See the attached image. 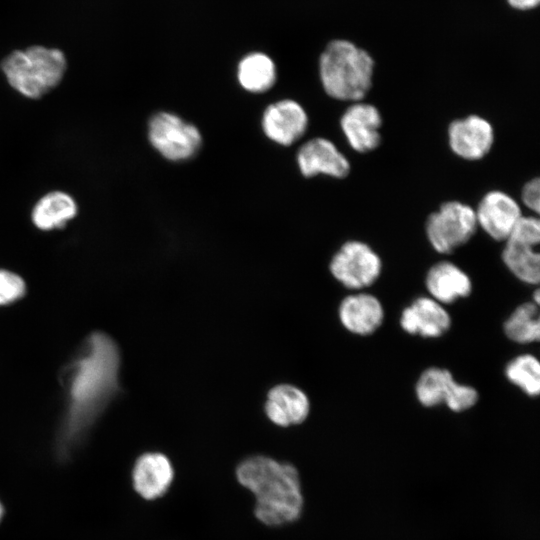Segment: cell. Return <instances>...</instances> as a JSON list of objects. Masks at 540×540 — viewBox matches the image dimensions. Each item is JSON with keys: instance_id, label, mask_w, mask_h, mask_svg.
<instances>
[{"instance_id": "cell-1", "label": "cell", "mask_w": 540, "mask_h": 540, "mask_svg": "<svg viewBox=\"0 0 540 540\" xmlns=\"http://www.w3.org/2000/svg\"><path fill=\"white\" fill-rule=\"evenodd\" d=\"M120 357L115 342L106 334L90 335L62 381L68 405L57 438L59 458L67 459L105 409L118 389Z\"/></svg>"}, {"instance_id": "cell-2", "label": "cell", "mask_w": 540, "mask_h": 540, "mask_svg": "<svg viewBox=\"0 0 540 540\" xmlns=\"http://www.w3.org/2000/svg\"><path fill=\"white\" fill-rule=\"evenodd\" d=\"M236 477L254 495V514L263 524L281 526L301 516L304 499L300 476L293 465L255 455L239 463Z\"/></svg>"}, {"instance_id": "cell-3", "label": "cell", "mask_w": 540, "mask_h": 540, "mask_svg": "<svg viewBox=\"0 0 540 540\" xmlns=\"http://www.w3.org/2000/svg\"><path fill=\"white\" fill-rule=\"evenodd\" d=\"M374 60L347 40H334L322 52L319 73L325 92L332 98L358 102L372 86Z\"/></svg>"}, {"instance_id": "cell-4", "label": "cell", "mask_w": 540, "mask_h": 540, "mask_svg": "<svg viewBox=\"0 0 540 540\" xmlns=\"http://www.w3.org/2000/svg\"><path fill=\"white\" fill-rule=\"evenodd\" d=\"M1 69L14 90L27 98L37 99L61 82L67 59L58 48L32 45L8 54Z\"/></svg>"}, {"instance_id": "cell-5", "label": "cell", "mask_w": 540, "mask_h": 540, "mask_svg": "<svg viewBox=\"0 0 540 540\" xmlns=\"http://www.w3.org/2000/svg\"><path fill=\"white\" fill-rule=\"evenodd\" d=\"M475 210L459 201L443 203L426 221V235L439 253H451L467 243L477 230Z\"/></svg>"}, {"instance_id": "cell-6", "label": "cell", "mask_w": 540, "mask_h": 540, "mask_svg": "<svg viewBox=\"0 0 540 540\" xmlns=\"http://www.w3.org/2000/svg\"><path fill=\"white\" fill-rule=\"evenodd\" d=\"M540 222L537 217L522 216L505 240L502 260L520 281L538 284L540 279Z\"/></svg>"}, {"instance_id": "cell-7", "label": "cell", "mask_w": 540, "mask_h": 540, "mask_svg": "<svg viewBox=\"0 0 540 540\" xmlns=\"http://www.w3.org/2000/svg\"><path fill=\"white\" fill-rule=\"evenodd\" d=\"M148 137L152 146L171 161L192 157L202 141L195 125L169 112H159L150 119Z\"/></svg>"}, {"instance_id": "cell-8", "label": "cell", "mask_w": 540, "mask_h": 540, "mask_svg": "<svg viewBox=\"0 0 540 540\" xmlns=\"http://www.w3.org/2000/svg\"><path fill=\"white\" fill-rule=\"evenodd\" d=\"M333 277L346 288L362 290L380 276L382 261L366 243L352 240L344 243L330 262Z\"/></svg>"}, {"instance_id": "cell-9", "label": "cell", "mask_w": 540, "mask_h": 540, "mask_svg": "<svg viewBox=\"0 0 540 540\" xmlns=\"http://www.w3.org/2000/svg\"><path fill=\"white\" fill-rule=\"evenodd\" d=\"M448 142L457 156L470 161L479 160L491 150L494 130L485 118L469 115L449 124Z\"/></svg>"}, {"instance_id": "cell-10", "label": "cell", "mask_w": 540, "mask_h": 540, "mask_svg": "<svg viewBox=\"0 0 540 540\" xmlns=\"http://www.w3.org/2000/svg\"><path fill=\"white\" fill-rule=\"evenodd\" d=\"M475 213L478 226L496 241H505L522 217L519 204L499 190L485 194Z\"/></svg>"}, {"instance_id": "cell-11", "label": "cell", "mask_w": 540, "mask_h": 540, "mask_svg": "<svg viewBox=\"0 0 540 540\" xmlns=\"http://www.w3.org/2000/svg\"><path fill=\"white\" fill-rule=\"evenodd\" d=\"M381 125L379 110L372 104L360 101L349 106L340 119L348 143L359 153L373 151L379 146Z\"/></svg>"}, {"instance_id": "cell-12", "label": "cell", "mask_w": 540, "mask_h": 540, "mask_svg": "<svg viewBox=\"0 0 540 540\" xmlns=\"http://www.w3.org/2000/svg\"><path fill=\"white\" fill-rule=\"evenodd\" d=\"M307 126V113L298 102L291 99L269 105L262 117L265 135L280 145L294 143L305 133Z\"/></svg>"}, {"instance_id": "cell-13", "label": "cell", "mask_w": 540, "mask_h": 540, "mask_svg": "<svg viewBox=\"0 0 540 540\" xmlns=\"http://www.w3.org/2000/svg\"><path fill=\"white\" fill-rule=\"evenodd\" d=\"M174 480L170 459L161 452H146L135 461L132 470L134 490L146 500L162 497Z\"/></svg>"}, {"instance_id": "cell-14", "label": "cell", "mask_w": 540, "mask_h": 540, "mask_svg": "<svg viewBox=\"0 0 540 540\" xmlns=\"http://www.w3.org/2000/svg\"><path fill=\"white\" fill-rule=\"evenodd\" d=\"M400 326L408 334L424 338H437L444 335L451 326V317L443 304L431 297L415 299L403 309Z\"/></svg>"}, {"instance_id": "cell-15", "label": "cell", "mask_w": 540, "mask_h": 540, "mask_svg": "<svg viewBox=\"0 0 540 540\" xmlns=\"http://www.w3.org/2000/svg\"><path fill=\"white\" fill-rule=\"evenodd\" d=\"M297 163L305 177L324 174L344 178L350 172V163L333 142L325 138H314L298 151Z\"/></svg>"}, {"instance_id": "cell-16", "label": "cell", "mask_w": 540, "mask_h": 540, "mask_svg": "<svg viewBox=\"0 0 540 540\" xmlns=\"http://www.w3.org/2000/svg\"><path fill=\"white\" fill-rule=\"evenodd\" d=\"M339 319L349 332L367 336L381 326L384 309L377 297L359 292L342 300L339 306Z\"/></svg>"}, {"instance_id": "cell-17", "label": "cell", "mask_w": 540, "mask_h": 540, "mask_svg": "<svg viewBox=\"0 0 540 540\" xmlns=\"http://www.w3.org/2000/svg\"><path fill=\"white\" fill-rule=\"evenodd\" d=\"M309 410L307 395L293 385L280 384L268 392L265 413L269 420L278 426L302 423L308 417Z\"/></svg>"}, {"instance_id": "cell-18", "label": "cell", "mask_w": 540, "mask_h": 540, "mask_svg": "<svg viewBox=\"0 0 540 540\" xmlns=\"http://www.w3.org/2000/svg\"><path fill=\"white\" fill-rule=\"evenodd\" d=\"M425 285L430 297L443 305L465 298L472 291L468 274L449 261L433 265L426 275Z\"/></svg>"}, {"instance_id": "cell-19", "label": "cell", "mask_w": 540, "mask_h": 540, "mask_svg": "<svg viewBox=\"0 0 540 540\" xmlns=\"http://www.w3.org/2000/svg\"><path fill=\"white\" fill-rule=\"evenodd\" d=\"M78 212L75 199L66 192L52 191L42 196L31 211V220L40 230L63 228Z\"/></svg>"}, {"instance_id": "cell-20", "label": "cell", "mask_w": 540, "mask_h": 540, "mask_svg": "<svg viewBox=\"0 0 540 540\" xmlns=\"http://www.w3.org/2000/svg\"><path fill=\"white\" fill-rule=\"evenodd\" d=\"M238 81L249 92L261 93L270 89L276 81L274 62L263 53H251L238 65Z\"/></svg>"}, {"instance_id": "cell-21", "label": "cell", "mask_w": 540, "mask_h": 540, "mask_svg": "<svg viewBox=\"0 0 540 540\" xmlns=\"http://www.w3.org/2000/svg\"><path fill=\"white\" fill-rule=\"evenodd\" d=\"M534 302H526L514 309L504 323L506 336L519 344L537 342L540 337L539 309Z\"/></svg>"}, {"instance_id": "cell-22", "label": "cell", "mask_w": 540, "mask_h": 540, "mask_svg": "<svg viewBox=\"0 0 540 540\" xmlns=\"http://www.w3.org/2000/svg\"><path fill=\"white\" fill-rule=\"evenodd\" d=\"M454 380L452 373L447 369L439 367L426 369L420 375L415 386V394L419 403L425 407L444 404Z\"/></svg>"}, {"instance_id": "cell-23", "label": "cell", "mask_w": 540, "mask_h": 540, "mask_svg": "<svg viewBox=\"0 0 540 540\" xmlns=\"http://www.w3.org/2000/svg\"><path fill=\"white\" fill-rule=\"evenodd\" d=\"M509 382L526 395L536 397L540 393V363L532 354H522L513 358L505 368Z\"/></svg>"}, {"instance_id": "cell-24", "label": "cell", "mask_w": 540, "mask_h": 540, "mask_svg": "<svg viewBox=\"0 0 540 540\" xmlns=\"http://www.w3.org/2000/svg\"><path fill=\"white\" fill-rule=\"evenodd\" d=\"M478 392L475 388L458 383H452L444 404L454 412H462L473 407L478 401Z\"/></svg>"}, {"instance_id": "cell-25", "label": "cell", "mask_w": 540, "mask_h": 540, "mask_svg": "<svg viewBox=\"0 0 540 540\" xmlns=\"http://www.w3.org/2000/svg\"><path fill=\"white\" fill-rule=\"evenodd\" d=\"M25 283L20 276L0 269V305L11 303L25 293Z\"/></svg>"}, {"instance_id": "cell-26", "label": "cell", "mask_w": 540, "mask_h": 540, "mask_svg": "<svg viewBox=\"0 0 540 540\" xmlns=\"http://www.w3.org/2000/svg\"><path fill=\"white\" fill-rule=\"evenodd\" d=\"M522 202L527 208L539 213L540 210V180L534 178L528 181L521 192Z\"/></svg>"}, {"instance_id": "cell-27", "label": "cell", "mask_w": 540, "mask_h": 540, "mask_svg": "<svg viewBox=\"0 0 540 540\" xmlns=\"http://www.w3.org/2000/svg\"><path fill=\"white\" fill-rule=\"evenodd\" d=\"M507 2L514 9L527 11L537 7L540 0H507Z\"/></svg>"}, {"instance_id": "cell-28", "label": "cell", "mask_w": 540, "mask_h": 540, "mask_svg": "<svg viewBox=\"0 0 540 540\" xmlns=\"http://www.w3.org/2000/svg\"><path fill=\"white\" fill-rule=\"evenodd\" d=\"M3 512H4V509H3V506H2V504L0 502V520H1L2 516H3Z\"/></svg>"}]
</instances>
